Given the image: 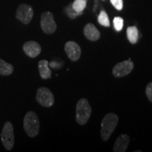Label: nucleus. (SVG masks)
Wrapping results in <instances>:
<instances>
[{"mask_svg":"<svg viewBox=\"0 0 152 152\" xmlns=\"http://www.w3.org/2000/svg\"><path fill=\"white\" fill-rule=\"evenodd\" d=\"M23 128L30 137L33 138L37 135L39 131V121L35 112L29 111L26 114L23 119Z\"/></svg>","mask_w":152,"mask_h":152,"instance_id":"obj_2","label":"nucleus"},{"mask_svg":"<svg viewBox=\"0 0 152 152\" xmlns=\"http://www.w3.org/2000/svg\"><path fill=\"white\" fill-rule=\"evenodd\" d=\"M113 26L115 30L116 31L119 32L121 31L123 28V23H124V20H123V18L119 16H116L113 18Z\"/></svg>","mask_w":152,"mask_h":152,"instance_id":"obj_19","label":"nucleus"},{"mask_svg":"<svg viewBox=\"0 0 152 152\" xmlns=\"http://www.w3.org/2000/svg\"><path fill=\"white\" fill-rule=\"evenodd\" d=\"M13 72H14L13 66L0 58V75L7 76L12 74Z\"/></svg>","mask_w":152,"mask_h":152,"instance_id":"obj_15","label":"nucleus"},{"mask_svg":"<svg viewBox=\"0 0 152 152\" xmlns=\"http://www.w3.org/2000/svg\"><path fill=\"white\" fill-rule=\"evenodd\" d=\"M145 92L148 99L149 100V102H152V82L148 83L147 87H146Z\"/></svg>","mask_w":152,"mask_h":152,"instance_id":"obj_21","label":"nucleus"},{"mask_svg":"<svg viewBox=\"0 0 152 152\" xmlns=\"http://www.w3.org/2000/svg\"><path fill=\"white\" fill-rule=\"evenodd\" d=\"M1 139L6 149L10 151L13 149L15 142L14 131L12 123L9 121L6 122L4 125L1 133Z\"/></svg>","mask_w":152,"mask_h":152,"instance_id":"obj_4","label":"nucleus"},{"mask_svg":"<svg viewBox=\"0 0 152 152\" xmlns=\"http://www.w3.org/2000/svg\"><path fill=\"white\" fill-rule=\"evenodd\" d=\"M87 0H75L72 3V7L76 12L83 13L86 8Z\"/></svg>","mask_w":152,"mask_h":152,"instance_id":"obj_16","label":"nucleus"},{"mask_svg":"<svg viewBox=\"0 0 152 152\" xmlns=\"http://www.w3.org/2000/svg\"><path fill=\"white\" fill-rule=\"evenodd\" d=\"M65 12H66V15H67V16L69 17V18L71 19L75 18L76 17L80 16V15L83 14V13L76 12V11L73 9V7H72V3L69 4H68L67 7H66Z\"/></svg>","mask_w":152,"mask_h":152,"instance_id":"obj_18","label":"nucleus"},{"mask_svg":"<svg viewBox=\"0 0 152 152\" xmlns=\"http://www.w3.org/2000/svg\"><path fill=\"white\" fill-rule=\"evenodd\" d=\"M40 26L45 34L50 35L56 30L57 25L54 18V15L50 11H45L41 15Z\"/></svg>","mask_w":152,"mask_h":152,"instance_id":"obj_5","label":"nucleus"},{"mask_svg":"<svg viewBox=\"0 0 152 152\" xmlns=\"http://www.w3.org/2000/svg\"><path fill=\"white\" fill-rule=\"evenodd\" d=\"M23 50L25 54L30 58H35L41 53L42 48L39 43L35 41H29L23 46Z\"/></svg>","mask_w":152,"mask_h":152,"instance_id":"obj_10","label":"nucleus"},{"mask_svg":"<svg viewBox=\"0 0 152 152\" xmlns=\"http://www.w3.org/2000/svg\"><path fill=\"white\" fill-rule=\"evenodd\" d=\"M127 37L129 42L132 45L137 42L139 38V31L136 26H130L127 28Z\"/></svg>","mask_w":152,"mask_h":152,"instance_id":"obj_14","label":"nucleus"},{"mask_svg":"<svg viewBox=\"0 0 152 152\" xmlns=\"http://www.w3.org/2000/svg\"><path fill=\"white\" fill-rule=\"evenodd\" d=\"M130 142V138L128 134H123L117 138L113 146L114 152H125L128 149Z\"/></svg>","mask_w":152,"mask_h":152,"instance_id":"obj_11","label":"nucleus"},{"mask_svg":"<svg viewBox=\"0 0 152 152\" xmlns=\"http://www.w3.org/2000/svg\"><path fill=\"white\" fill-rule=\"evenodd\" d=\"M98 22L101 26H103L104 27H109L110 26V20L108 16L107 13L105 11H102L100 14H99L97 18Z\"/></svg>","mask_w":152,"mask_h":152,"instance_id":"obj_17","label":"nucleus"},{"mask_svg":"<svg viewBox=\"0 0 152 152\" xmlns=\"http://www.w3.org/2000/svg\"><path fill=\"white\" fill-rule=\"evenodd\" d=\"M38 69L40 77L44 80L52 77V71L49 68V61L47 60H41L38 63Z\"/></svg>","mask_w":152,"mask_h":152,"instance_id":"obj_13","label":"nucleus"},{"mask_svg":"<svg viewBox=\"0 0 152 152\" xmlns=\"http://www.w3.org/2000/svg\"><path fill=\"white\" fill-rule=\"evenodd\" d=\"M92 113V107L87 99L82 98L76 105V121L79 125H83L87 123Z\"/></svg>","mask_w":152,"mask_h":152,"instance_id":"obj_3","label":"nucleus"},{"mask_svg":"<svg viewBox=\"0 0 152 152\" xmlns=\"http://www.w3.org/2000/svg\"><path fill=\"white\" fill-rule=\"evenodd\" d=\"M129 58L128 60L118 63L113 68L112 74L115 77H122L130 73L134 68V63Z\"/></svg>","mask_w":152,"mask_h":152,"instance_id":"obj_8","label":"nucleus"},{"mask_svg":"<svg viewBox=\"0 0 152 152\" xmlns=\"http://www.w3.org/2000/svg\"><path fill=\"white\" fill-rule=\"evenodd\" d=\"M36 100L41 106L45 107H51L54 103V96L48 88L42 87L37 91Z\"/></svg>","mask_w":152,"mask_h":152,"instance_id":"obj_6","label":"nucleus"},{"mask_svg":"<svg viewBox=\"0 0 152 152\" xmlns=\"http://www.w3.org/2000/svg\"><path fill=\"white\" fill-rule=\"evenodd\" d=\"M118 123V117L116 114L109 113L106 114L101 123V137L104 141H107L116 128Z\"/></svg>","mask_w":152,"mask_h":152,"instance_id":"obj_1","label":"nucleus"},{"mask_svg":"<svg viewBox=\"0 0 152 152\" xmlns=\"http://www.w3.org/2000/svg\"><path fill=\"white\" fill-rule=\"evenodd\" d=\"M111 4L115 7L117 10L121 11L123 7V0H110Z\"/></svg>","mask_w":152,"mask_h":152,"instance_id":"obj_20","label":"nucleus"},{"mask_svg":"<svg viewBox=\"0 0 152 152\" xmlns=\"http://www.w3.org/2000/svg\"><path fill=\"white\" fill-rule=\"evenodd\" d=\"M34 15L32 7L27 4H21L18 7L16 12V18L25 25L30 23Z\"/></svg>","mask_w":152,"mask_h":152,"instance_id":"obj_7","label":"nucleus"},{"mask_svg":"<svg viewBox=\"0 0 152 152\" xmlns=\"http://www.w3.org/2000/svg\"><path fill=\"white\" fill-rule=\"evenodd\" d=\"M64 49L68 58L72 61H77L80 58L81 48L75 42H67L64 47Z\"/></svg>","mask_w":152,"mask_h":152,"instance_id":"obj_9","label":"nucleus"},{"mask_svg":"<svg viewBox=\"0 0 152 152\" xmlns=\"http://www.w3.org/2000/svg\"><path fill=\"white\" fill-rule=\"evenodd\" d=\"M85 37L89 40L95 42L97 41L101 37L100 32L99 31L97 28L95 27V26L92 23H87L85 26L83 30Z\"/></svg>","mask_w":152,"mask_h":152,"instance_id":"obj_12","label":"nucleus"}]
</instances>
